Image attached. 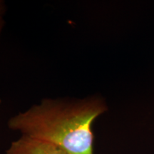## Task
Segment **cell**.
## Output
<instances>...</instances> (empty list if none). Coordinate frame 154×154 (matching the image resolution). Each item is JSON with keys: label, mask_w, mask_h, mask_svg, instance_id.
I'll return each mask as SVG.
<instances>
[{"label": "cell", "mask_w": 154, "mask_h": 154, "mask_svg": "<svg viewBox=\"0 0 154 154\" xmlns=\"http://www.w3.org/2000/svg\"><path fill=\"white\" fill-rule=\"evenodd\" d=\"M101 100H44L9 121L24 136L45 140L66 154H93V121L106 111Z\"/></svg>", "instance_id": "1"}, {"label": "cell", "mask_w": 154, "mask_h": 154, "mask_svg": "<svg viewBox=\"0 0 154 154\" xmlns=\"http://www.w3.org/2000/svg\"><path fill=\"white\" fill-rule=\"evenodd\" d=\"M0 102H1V101H0Z\"/></svg>", "instance_id": "4"}, {"label": "cell", "mask_w": 154, "mask_h": 154, "mask_svg": "<svg viewBox=\"0 0 154 154\" xmlns=\"http://www.w3.org/2000/svg\"><path fill=\"white\" fill-rule=\"evenodd\" d=\"M3 14H4V4L2 2H0V32L3 26Z\"/></svg>", "instance_id": "3"}, {"label": "cell", "mask_w": 154, "mask_h": 154, "mask_svg": "<svg viewBox=\"0 0 154 154\" xmlns=\"http://www.w3.org/2000/svg\"><path fill=\"white\" fill-rule=\"evenodd\" d=\"M7 154H66L57 146L45 140L23 136L14 141Z\"/></svg>", "instance_id": "2"}]
</instances>
